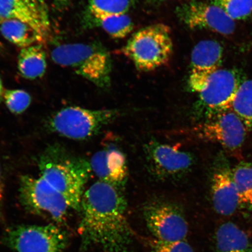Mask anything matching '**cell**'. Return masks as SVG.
<instances>
[{"instance_id":"obj_6","label":"cell","mask_w":252,"mask_h":252,"mask_svg":"<svg viewBox=\"0 0 252 252\" xmlns=\"http://www.w3.org/2000/svg\"><path fill=\"white\" fill-rule=\"evenodd\" d=\"M20 200L28 212L61 223L74 211L65 198L42 177L22 176Z\"/></svg>"},{"instance_id":"obj_14","label":"cell","mask_w":252,"mask_h":252,"mask_svg":"<svg viewBox=\"0 0 252 252\" xmlns=\"http://www.w3.org/2000/svg\"><path fill=\"white\" fill-rule=\"evenodd\" d=\"M0 20L23 22L43 37L50 28L49 10L43 0H0Z\"/></svg>"},{"instance_id":"obj_25","label":"cell","mask_w":252,"mask_h":252,"mask_svg":"<svg viewBox=\"0 0 252 252\" xmlns=\"http://www.w3.org/2000/svg\"><path fill=\"white\" fill-rule=\"evenodd\" d=\"M4 100L10 112L17 115L25 112L31 103L30 94L22 90H5Z\"/></svg>"},{"instance_id":"obj_5","label":"cell","mask_w":252,"mask_h":252,"mask_svg":"<svg viewBox=\"0 0 252 252\" xmlns=\"http://www.w3.org/2000/svg\"><path fill=\"white\" fill-rule=\"evenodd\" d=\"M120 116L118 110H90L70 106L59 110L47 122L52 132L72 140H86L96 135Z\"/></svg>"},{"instance_id":"obj_3","label":"cell","mask_w":252,"mask_h":252,"mask_svg":"<svg viewBox=\"0 0 252 252\" xmlns=\"http://www.w3.org/2000/svg\"><path fill=\"white\" fill-rule=\"evenodd\" d=\"M57 64L72 69L96 86H110L111 60L106 50L97 43L63 44L52 50Z\"/></svg>"},{"instance_id":"obj_9","label":"cell","mask_w":252,"mask_h":252,"mask_svg":"<svg viewBox=\"0 0 252 252\" xmlns=\"http://www.w3.org/2000/svg\"><path fill=\"white\" fill-rule=\"evenodd\" d=\"M144 151L148 169L160 181H180L191 172L194 164L191 153L155 140L148 142Z\"/></svg>"},{"instance_id":"obj_15","label":"cell","mask_w":252,"mask_h":252,"mask_svg":"<svg viewBox=\"0 0 252 252\" xmlns=\"http://www.w3.org/2000/svg\"><path fill=\"white\" fill-rule=\"evenodd\" d=\"M93 172L99 181L108 183L122 189L128 178L126 158L121 150L108 146L94 154L90 160Z\"/></svg>"},{"instance_id":"obj_7","label":"cell","mask_w":252,"mask_h":252,"mask_svg":"<svg viewBox=\"0 0 252 252\" xmlns=\"http://www.w3.org/2000/svg\"><path fill=\"white\" fill-rule=\"evenodd\" d=\"M242 83L234 70L220 69L214 72L197 93L199 99L194 108L193 118L202 122L231 109Z\"/></svg>"},{"instance_id":"obj_29","label":"cell","mask_w":252,"mask_h":252,"mask_svg":"<svg viewBox=\"0 0 252 252\" xmlns=\"http://www.w3.org/2000/svg\"><path fill=\"white\" fill-rule=\"evenodd\" d=\"M5 91L3 87L2 82L0 78V103L4 100Z\"/></svg>"},{"instance_id":"obj_4","label":"cell","mask_w":252,"mask_h":252,"mask_svg":"<svg viewBox=\"0 0 252 252\" xmlns=\"http://www.w3.org/2000/svg\"><path fill=\"white\" fill-rule=\"evenodd\" d=\"M172 49L168 27L157 24L138 31L122 52L139 70L149 71L165 64L171 58Z\"/></svg>"},{"instance_id":"obj_27","label":"cell","mask_w":252,"mask_h":252,"mask_svg":"<svg viewBox=\"0 0 252 252\" xmlns=\"http://www.w3.org/2000/svg\"><path fill=\"white\" fill-rule=\"evenodd\" d=\"M71 1L72 0H53V3L55 8L61 11L67 7Z\"/></svg>"},{"instance_id":"obj_10","label":"cell","mask_w":252,"mask_h":252,"mask_svg":"<svg viewBox=\"0 0 252 252\" xmlns=\"http://www.w3.org/2000/svg\"><path fill=\"white\" fill-rule=\"evenodd\" d=\"M143 214L148 229L154 239L163 242L185 240L189 226L182 210L175 203L156 199L144 207Z\"/></svg>"},{"instance_id":"obj_26","label":"cell","mask_w":252,"mask_h":252,"mask_svg":"<svg viewBox=\"0 0 252 252\" xmlns=\"http://www.w3.org/2000/svg\"><path fill=\"white\" fill-rule=\"evenodd\" d=\"M149 244L151 252H194L191 245L185 240L163 242L153 239Z\"/></svg>"},{"instance_id":"obj_1","label":"cell","mask_w":252,"mask_h":252,"mask_svg":"<svg viewBox=\"0 0 252 252\" xmlns=\"http://www.w3.org/2000/svg\"><path fill=\"white\" fill-rule=\"evenodd\" d=\"M127 207L122 189L101 181L91 185L81 203V250L96 246L105 252H127L133 235Z\"/></svg>"},{"instance_id":"obj_13","label":"cell","mask_w":252,"mask_h":252,"mask_svg":"<svg viewBox=\"0 0 252 252\" xmlns=\"http://www.w3.org/2000/svg\"><path fill=\"white\" fill-rule=\"evenodd\" d=\"M222 53L221 45L216 40H202L194 46L191 53L189 79L191 91L199 92L211 75L220 70Z\"/></svg>"},{"instance_id":"obj_11","label":"cell","mask_w":252,"mask_h":252,"mask_svg":"<svg viewBox=\"0 0 252 252\" xmlns=\"http://www.w3.org/2000/svg\"><path fill=\"white\" fill-rule=\"evenodd\" d=\"M247 131L243 122L232 108L200 122L189 130L195 138L219 143L232 152L241 149Z\"/></svg>"},{"instance_id":"obj_19","label":"cell","mask_w":252,"mask_h":252,"mask_svg":"<svg viewBox=\"0 0 252 252\" xmlns=\"http://www.w3.org/2000/svg\"><path fill=\"white\" fill-rule=\"evenodd\" d=\"M46 67V53L42 46L36 44L22 48L18 59L22 76L30 80L39 78L45 73Z\"/></svg>"},{"instance_id":"obj_16","label":"cell","mask_w":252,"mask_h":252,"mask_svg":"<svg viewBox=\"0 0 252 252\" xmlns=\"http://www.w3.org/2000/svg\"><path fill=\"white\" fill-rule=\"evenodd\" d=\"M213 206L217 213L231 216L241 203L232 170L220 163L214 169L211 184Z\"/></svg>"},{"instance_id":"obj_23","label":"cell","mask_w":252,"mask_h":252,"mask_svg":"<svg viewBox=\"0 0 252 252\" xmlns=\"http://www.w3.org/2000/svg\"><path fill=\"white\" fill-rule=\"evenodd\" d=\"M232 173L241 203H248L252 194V162L241 163Z\"/></svg>"},{"instance_id":"obj_12","label":"cell","mask_w":252,"mask_h":252,"mask_svg":"<svg viewBox=\"0 0 252 252\" xmlns=\"http://www.w3.org/2000/svg\"><path fill=\"white\" fill-rule=\"evenodd\" d=\"M180 20L191 29H208L223 35L234 32L235 21L215 4L191 1L177 9Z\"/></svg>"},{"instance_id":"obj_24","label":"cell","mask_w":252,"mask_h":252,"mask_svg":"<svg viewBox=\"0 0 252 252\" xmlns=\"http://www.w3.org/2000/svg\"><path fill=\"white\" fill-rule=\"evenodd\" d=\"M234 21L244 20L252 13V0H213Z\"/></svg>"},{"instance_id":"obj_20","label":"cell","mask_w":252,"mask_h":252,"mask_svg":"<svg viewBox=\"0 0 252 252\" xmlns=\"http://www.w3.org/2000/svg\"><path fill=\"white\" fill-rule=\"evenodd\" d=\"M134 0H89L88 9L97 20L110 16L127 14Z\"/></svg>"},{"instance_id":"obj_17","label":"cell","mask_w":252,"mask_h":252,"mask_svg":"<svg viewBox=\"0 0 252 252\" xmlns=\"http://www.w3.org/2000/svg\"><path fill=\"white\" fill-rule=\"evenodd\" d=\"M216 252H252V243L244 230L235 223H222L215 235Z\"/></svg>"},{"instance_id":"obj_21","label":"cell","mask_w":252,"mask_h":252,"mask_svg":"<svg viewBox=\"0 0 252 252\" xmlns=\"http://www.w3.org/2000/svg\"><path fill=\"white\" fill-rule=\"evenodd\" d=\"M232 109L252 131V80L242 82L232 104Z\"/></svg>"},{"instance_id":"obj_28","label":"cell","mask_w":252,"mask_h":252,"mask_svg":"<svg viewBox=\"0 0 252 252\" xmlns=\"http://www.w3.org/2000/svg\"><path fill=\"white\" fill-rule=\"evenodd\" d=\"M4 196V183H3L1 166H0V206Z\"/></svg>"},{"instance_id":"obj_30","label":"cell","mask_w":252,"mask_h":252,"mask_svg":"<svg viewBox=\"0 0 252 252\" xmlns=\"http://www.w3.org/2000/svg\"><path fill=\"white\" fill-rule=\"evenodd\" d=\"M250 203L252 205V194L251 195V196L250 197V201H249V203Z\"/></svg>"},{"instance_id":"obj_2","label":"cell","mask_w":252,"mask_h":252,"mask_svg":"<svg viewBox=\"0 0 252 252\" xmlns=\"http://www.w3.org/2000/svg\"><path fill=\"white\" fill-rule=\"evenodd\" d=\"M39 166L41 177L65 198L72 209L80 212L84 187L93 172L90 162L51 149L41 157Z\"/></svg>"},{"instance_id":"obj_18","label":"cell","mask_w":252,"mask_h":252,"mask_svg":"<svg viewBox=\"0 0 252 252\" xmlns=\"http://www.w3.org/2000/svg\"><path fill=\"white\" fill-rule=\"evenodd\" d=\"M0 32L9 42L22 48L42 42L43 36L31 25L16 20H5L0 24Z\"/></svg>"},{"instance_id":"obj_8","label":"cell","mask_w":252,"mask_h":252,"mask_svg":"<svg viewBox=\"0 0 252 252\" xmlns=\"http://www.w3.org/2000/svg\"><path fill=\"white\" fill-rule=\"evenodd\" d=\"M5 244L15 252H63L68 237L58 226L21 225L5 232Z\"/></svg>"},{"instance_id":"obj_31","label":"cell","mask_w":252,"mask_h":252,"mask_svg":"<svg viewBox=\"0 0 252 252\" xmlns=\"http://www.w3.org/2000/svg\"><path fill=\"white\" fill-rule=\"evenodd\" d=\"M2 20H0V24H1L2 23Z\"/></svg>"},{"instance_id":"obj_22","label":"cell","mask_w":252,"mask_h":252,"mask_svg":"<svg viewBox=\"0 0 252 252\" xmlns=\"http://www.w3.org/2000/svg\"><path fill=\"white\" fill-rule=\"evenodd\" d=\"M96 21L113 38H124L133 29V22L127 14L110 16Z\"/></svg>"}]
</instances>
